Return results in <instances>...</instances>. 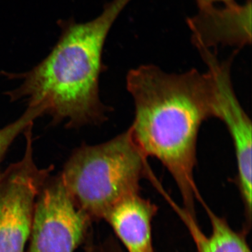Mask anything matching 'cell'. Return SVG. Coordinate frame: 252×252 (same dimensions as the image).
<instances>
[{
	"mask_svg": "<svg viewBox=\"0 0 252 252\" xmlns=\"http://www.w3.org/2000/svg\"><path fill=\"white\" fill-rule=\"evenodd\" d=\"M126 87L135 107L130 127L134 140L146 157L158 159L170 172L183 212L197 220L195 203L203 201L194 178L199 130L204 122L217 118L211 74L196 69L168 73L144 64L129 71Z\"/></svg>",
	"mask_w": 252,
	"mask_h": 252,
	"instance_id": "6da1fadb",
	"label": "cell"
},
{
	"mask_svg": "<svg viewBox=\"0 0 252 252\" xmlns=\"http://www.w3.org/2000/svg\"><path fill=\"white\" fill-rule=\"evenodd\" d=\"M131 0H112L98 17L84 23L59 22L61 34L50 54L23 74L5 73L22 80L6 93L10 100L41 106L51 124L65 123L68 129L97 126L107 121L112 109L99 97V82L105 66L104 43L118 16Z\"/></svg>",
	"mask_w": 252,
	"mask_h": 252,
	"instance_id": "7a4b0ae2",
	"label": "cell"
},
{
	"mask_svg": "<svg viewBox=\"0 0 252 252\" xmlns=\"http://www.w3.org/2000/svg\"><path fill=\"white\" fill-rule=\"evenodd\" d=\"M147 159L129 127L104 143L83 144L61 175L76 206L94 221L104 220L122 199L140 193L141 181L151 177Z\"/></svg>",
	"mask_w": 252,
	"mask_h": 252,
	"instance_id": "3957f363",
	"label": "cell"
},
{
	"mask_svg": "<svg viewBox=\"0 0 252 252\" xmlns=\"http://www.w3.org/2000/svg\"><path fill=\"white\" fill-rule=\"evenodd\" d=\"M33 124L23 134L26 150L19 161L0 173V252H23L31 235L34 205L54 170L39 168L33 158Z\"/></svg>",
	"mask_w": 252,
	"mask_h": 252,
	"instance_id": "277c9868",
	"label": "cell"
},
{
	"mask_svg": "<svg viewBox=\"0 0 252 252\" xmlns=\"http://www.w3.org/2000/svg\"><path fill=\"white\" fill-rule=\"evenodd\" d=\"M91 222L76 206L61 174L50 176L36 198L27 252H74Z\"/></svg>",
	"mask_w": 252,
	"mask_h": 252,
	"instance_id": "5b68a950",
	"label": "cell"
},
{
	"mask_svg": "<svg viewBox=\"0 0 252 252\" xmlns=\"http://www.w3.org/2000/svg\"><path fill=\"white\" fill-rule=\"evenodd\" d=\"M215 82L217 119L223 122L234 146L237 162L235 184L240 192L245 212L244 233L252 226V122L245 113L233 89L231 64L233 57L220 61L210 49H199Z\"/></svg>",
	"mask_w": 252,
	"mask_h": 252,
	"instance_id": "8992f818",
	"label": "cell"
},
{
	"mask_svg": "<svg viewBox=\"0 0 252 252\" xmlns=\"http://www.w3.org/2000/svg\"><path fill=\"white\" fill-rule=\"evenodd\" d=\"M223 6L198 2L196 15L187 23L197 49L217 46L250 45L252 42V1L240 4L230 1Z\"/></svg>",
	"mask_w": 252,
	"mask_h": 252,
	"instance_id": "52a82bcc",
	"label": "cell"
},
{
	"mask_svg": "<svg viewBox=\"0 0 252 252\" xmlns=\"http://www.w3.org/2000/svg\"><path fill=\"white\" fill-rule=\"evenodd\" d=\"M158 207L140 193L114 205L104 217L127 252H154L152 221Z\"/></svg>",
	"mask_w": 252,
	"mask_h": 252,
	"instance_id": "ba28073f",
	"label": "cell"
},
{
	"mask_svg": "<svg viewBox=\"0 0 252 252\" xmlns=\"http://www.w3.org/2000/svg\"><path fill=\"white\" fill-rule=\"evenodd\" d=\"M211 223V234L206 236L199 228L198 222L182 217L193 237L198 252H251L246 235L237 232L226 220L216 215L203 201L201 203Z\"/></svg>",
	"mask_w": 252,
	"mask_h": 252,
	"instance_id": "9c48e42d",
	"label": "cell"
},
{
	"mask_svg": "<svg viewBox=\"0 0 252 252\" xmlns=\"http://www.w3.org/2000/svg\"><path fill=\"white\" fill-rule=\"evenodd\" d=\"M43 115H44V110L40 106L28 105L26 112L21 117L0 129V165L16 137L23 133L31 124H34L35 119Z\"/></svg>",
	"mask_w": 252,
	"mask_h": 252,
	"instance_id": "30bf717a",
	"label": "cell"
},
{
	"mask_svg": "<svg viewBox=\"0 0 252 252\" xmlns=\"http://www.w3.org/2000/svg\"><path fill=\"white\" fill-rule=\"evenodd\" d=\"M232 1H234V0H197V2L214 3L215 4L216 2L228 3Z\"/></svg>",
	"mask_w": 252,
	"mask_h": 252,
	"instance_id": "8fae6325",
	"label": "cell"
}]
</instances>
